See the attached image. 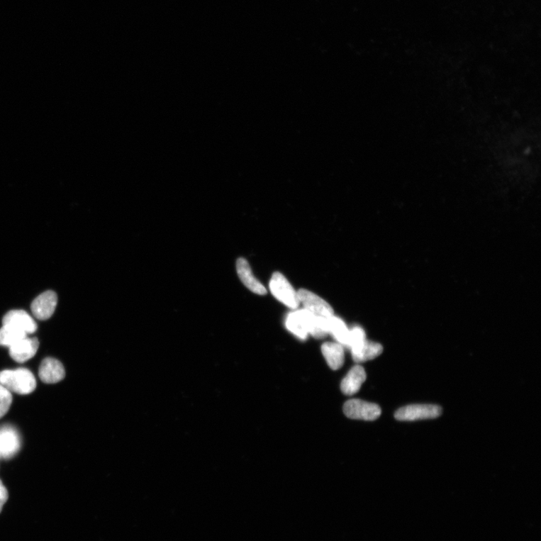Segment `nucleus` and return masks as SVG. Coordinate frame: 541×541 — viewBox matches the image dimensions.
<instances>
[{"instance_id":"obj_1","label":"nucleus","mask_w":541,"mask_h":541,"mask_svg":"<svg viewBox=\"0 0 541 541\" xmlns=\"http://www.w3.org/2000/svg\"><path fill=\"white\" fill-rule=\"evenodd\" d=\"M0 384L11 393L28 395L36 388L35 377L27 369L5 370L0 372Z\"/></svg>"},{"instance_id":"obj_2","label":"nucleus","mask_w":541,"mask_h":541,"mask_svg":"<svg viewBox=\"0 0 541 541\" xmlns=\"http://www.w3.org/2000/svg\"><path fill=\"white\" fill-rule=\"evenodd\" d=\"M269 288L272 295L288 308L296 309L299 307L297 292L281 273L276 272L272 274Z\"/></svg>"},{"instance_id":"obj_3","label":"nucleus","mask_w":541,"mask_h":541,"mask_svg":"<svg viewBox=\"0 0 541 541\" xmlns=\"http://www.w3.org/2000/svg\"><path fill=\"white\" fill-rule=\"evenodd\" d=\"M344 413L350 419L373 421L379 418L381 408L371 402L360 399H350L345 402Z\"/></svg>"},{"instance_id":"obj_4","label":"nucleus","mask_w":541,"mask_h":541,"mask_svg":"<svg viewBox=\"0 0 541 541\" xmlns=\"http://www.w3.org/2000/svg\"><path fill=\"white\" fill-rule=\"evenodd\" d=\"M299 303L313 316L328 318L334 316L332 306L319 296L308 289H301L297 292Z\"/></svg>"},{"instance_id":"obj_5","label":"nucleus","mask_w":541,"mask_h":541,"mask_svg":"<svg viewBox=\"0 0 541 541\" xmlns=\"http://www.w3.org/2000/svg\"><path fill=\"white\" fill-rule=\"evenodd\" d=\"M442 408L434 405H412L398 409L395 418L399 421L435 419L440 416Z\"/></svg>"},{"instance_id":"obj_6","label":"nucleus","mask_w":541,"mask_h":541,"mask_svg":"<svg viewBox=\"0 0 541 541\" xmlns=\"http://www.w3.org/2000/svg\"><path fill=\"white\" fill-rule=\"evenodd\" d=\"M313 314L306 309L295 311L286 319L287 330L301 340H306L309 335V325Z\"/></svg>"},{"instance_id":"obj_7","label":"nucleus","mask_w":541,"mask_h":541,"mask_svg":"<svg viewBox=\"0 0 541 541\" xmlns=\"http://www.w3.org/2000/svg\"><path fill=\"white\" fill-rule=\"evenodd\" d=\"M21 447V438L15 428L5 425L0 428V458L14 457Z\"/></svg>"},{"instance_id":"obj_8","label":"nucleus","mask_w":541,"mask_h":541,"mask_svg":"<svg viewBox=\"0 0 541 541\" xmlns=\"http://www.w3.org/2000/svg\"><path fill=\"white\" fill-rule=\"evenodd\" d=\"M57 305V296L52 291H46L36 297L31 305L34 317L46 320L53 316Z\"/></svg>"},{"instance_id":"obj_9","label":"nucleus","mask_w":541,"mask_h":541,"mask_svg":"<svg viewBox=\"0 0 541 541\" xmlns=\"http://www.w3.org/2000/svg\"><path fill=\"white\" fill-rule=\"evenodd\" d=\"M3 324L14 327L25 333L33 334L37 330V324L30 314L23 310L8 312L4 318Z\"/></svg>"},{"instance_id":"obj_10","label":"nucleus","mask_w":541,"mask_h":541,"mask_svg":"<svg viewBox=\"0 0 541 541\" xmlns=\"http://www.w3.org/2000/svg\"><path fill=\"white\" fill-rule=\"evenodd\" d=\"M39 347V340L26 337L9 347V355L15 361L23 363L32 359Z\"/></svg>"},{"instance_id":"obj_11","label":"nucleus","mask_w":541,"mask_h":541,"mask_svg":"<svg viewBox=\"0 0 541 541\" xmlns=\"http://www.w3.org/2000/svg\"><path fill=\"white\" fill-rule=\"evenodd\" d=\"M236 270L239 279L251 292L260 296L267 294V289L255 278L248 262L245 258L238 259Z\"/></svg>"},{"instance_id":"obj_12","label":"nucleus","mask_w":541,"mask_h":541,"mask_svg":"<svg viewBox=\"0 0 541 541\" xmlns=\"http://www.w3.org/2000/svg\"><path fill=\"white\" fill-rule=\"evenodd\" d=\"M66 372L62 364L56 359L46 358L40 367L39 376L45 384H57L65 379Z\"/></svg>"},{"instance_id":"obj_13","label":"nucleus","mask_w":541,"mask_h":541,"mask_svg":"<svg viewBox=\"0 0 541 541\" xmlns=\"http://www.w3.org/2000/svg\"><path fill=\"white\" fill-rule=\"evenodd\" d=\"M367 372L361 366L352 368L341 384L342 393L346 396H353L359 392L362 385L367 381Z\"/></svg>"},{"instance_id":"obj_14","label":"nucleus","mask_w":541,"mask_h":541,"mask_svg":"<svg viewBox=\"0 0 541 541\" xmlns=\"http://www.w3.org/2000/svg\"><path fill=\"white\" fill-rule=\"evenodd\" d=\"M322 354L333 370L341 369L345 363V347L338 342H325L321 347Z\"/></svg>"},{"instance_id":"obj_15","label":"nucleus","mask_w":541,"mask_h":541,"mask_svg":"<svg viewBox=\"0 0 541 541\" xmlns=\"http://www.w3.org/2000/svg\"><path fill=\"white\" fill-rule=\"evenodd\" d=\"M384 348L379 343H376L366 340L361 345L351 350L353 359L357 362H364L379 357L383 353Z\"/></svg>"},{"instance_id":"obj_16","label":"nucleus","mask_w":541,"mask_h":541,"mask_svg":"<svg viewBox=\"0 0 541 541\" xmlns=\"http://www.w3.org/2000/svg\"><path fill=\"white\" fill-rule=\"evenodd\" d=\"M329 334L336 340V342L347 348L350 330L345 323L335 316L327 319Z\"/></svg>"},{"instance_id":"obj_17","label":"nucleus","mask_w":541,"mask_h":541,"mask_svg":"<svg viewBox=\"0 0 541 541\" xmlns=\"http://www.w3.org/2000/svg\"><path fill=\"white\" fill-rule=\"evenodd\" d=\"M26 337H28L27 333L14 327L4 325L0 329V345L10 347Z\"/></svg>"},{"instance_id":"obj_18","label":"nucleus","mask_w":541,"mask_h":541,"mask_svg":"<svg viewBox=\"0 0 541 541\" xmlns=\"http://www.w3.org/2000/svg\"><path fill=\"white\" fill-rule=\"evenodd\" d=\"M328 318L318 317L313 314L309 325V335L317 339H323L328 335V323H327Z\"/></svg>"},{"instance_id":"obj_19","label":"nucleus","mask_w":541,"mask_h":541,"mask_svg":"<svg viewBox=\"0 0 541 541\" xmlns=\"http://www.w3.org/2000/svg\"><path fill=\"white\" fill-rule=\"evenodd\" d=\"M11 393L4 386L0 384V419L4 418L9 411L12 403Z\"/></svg>"},{"instance_id":"obj_20","label":"nucleus","mask_w":541,"mask_h":541,"mask_svg":"<svg viewBox=\"0 0 541 541\" xmlns=\"http://www.w3.org/2000/svg\"><path fill=\"white\" fill-rule=\"evenodd\" d=\"M9 498L8 491L6 486L4 485L1 480H0V513L2 512L3 508L6 504Z\"/></svg>"}]
</instances>
